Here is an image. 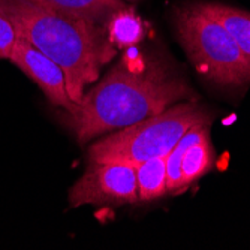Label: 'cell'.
<instances>
[{"label":"cell","instance_id":"6da1fadb","mask_svg":"<svg viewBox=\"0 0 250 250\" xmlns=\"http://www.w3.org/2000/svg\"><path fill=\"white\" fill-rule=\"evenodd\" d=\"M190 98L193 90L183 78L157 63L126 54L72 111H63L59 116L84 144L98 135L120 130Z\"/></svg>","mask_w":250,"mask_h":250},{"label":"cell","instance_id":"7a4b0ae2","mask_svg":"<svg viewBox=\"0 0 250 250\" xmlns=\"http://www.w3.org/2000/svg\"><path fill=\"white\" fill-rule=\"evenodd\" d=\"M0 12L11 20L20 38L62 67L67 93L75 104L116 56L104 26L67 17L33 0H0Z\"/></svg>","mask_w":250,"mask_h":250},{"label":"cell","instance_id":"3957f363","mask_svg":"<svg viewBox=\"0 0 250 250\" xmlns=\"http://www.w3.org/2000/svg\"><path fill=\"white\" fill-rule=\"evenodd\" d=\"M210 122L208 112L196 104H178L95 143L88 150L90 162L138 165L151 157L168 156L189 129Z\"/></svg>","mask_w":250,"mask_h":250},{"label":"cell","instance_id":"277c9868","mask_svg":"<svg viewBox=\"0 0 250 250\" xmlns=\"http://www.w3.org/2000/svg\"><path fill=\"white\" fill-rule=\"evenodd\" d=\"M175 22L181 45L202 75L222 85L250 84V62L220 22L198 5L180 11Z\"/></svg>","mask_w":250,"mask_h":250},{"label":"cell","instance_id":"5b68a950","mask_svg":"<svg viewBox=\"0 0 250 250\" xmlns=\"http://www.w3.org/2000/svg\"><path fill=\"white\" fill-rule=\"evenodd\" d=\"M135 201H138L136 168L120 162H90L84 175L69 190L71 207Z\"/></svg>","mask_w":250,"mask_h":250},{"label":"cell","instance_id":"8992f818","mask_svg":"<svg viewBox=\"0 0 250 250\" xmlns=\"http://www.w3.org/2000/svg\"><path fill=\"white\" fill-rule=\"evenodd\" d=\"M9 60L22 74H26L35 84L39 85L53 105L60 106L64 111H72L77 106L67 93L66 75L62 67L53 59L35 48L26 39L18 36Z\"/></svg>","mask_w":250,"mask_h":250},{"label":"cell","instance_id":"52a82bcc","mask_svg":"<svg viewBox=\"0 0 250 250\" xmlns=\"http://www.w3.org/2000/svg\"><path fill=\"white\" fill-rule=\"evenodd\" d=\"M33 2L67 17L84 20L104 27L117 11L126 8L123 0H33Z\"/></svg>","mask_w":250,"mask_h":250},{"label":"cell","instance_id":"ba28073f","mask_svg":"<svg viewBox=\"0 0 250 250\" xmlns=\"http://www.w3.org/2000/svg\"><path fill=\"white\" fill-rule=\"evenodd\" d=\"M198 6L202 12L220 22L250 62V14L219 3H204Z\"/></svg>","mask_w":250,"mask_h":250},{"label":"cell","instance_id":"9c48e42d","mask_svg":"<svg viewBox=\"0 0 250 250\" xmlns=\"http://www.w3.org/2000/svg\"><path fill=\"white\" fill-rule=\"evenodd\" d=\"M138 199L153 201L164 196L167 189V156L151 157L148 161L135 165Z\"/></svg>","mask_w":250,"mask_h":250},{"label":"cell","instance_id":"30bf717a","mask_svg":"<svg viewBox=\"0 0 250 250\" xmlns=\"http://www.w3.org/2000/svg\"><path fill=\"white\" fill-rule=\"evenodd\" d=\"M106 33L114 47L130 48L140 43L146 35L141 18L127 6L117 11L106 22Z\"/></svg>","mask_w":250,"mask_h":250},{"label":"cell","instance_id":"8fae6325","mask_svg":"<svg viewBox=\"0 0 250 250\" xmlns=\"http://www.w3.org/2000/svg\"><path fill=\"white\" fill-rule=\"evenodd\" d=\"M214 165V151L210 138L189 147L181 157V192L188 189L193 181L207 174Z\"/></svg>","mask_w":250,"mask_h":250},{"label":"cell","instance_id":"7c38bea8","mask_svg":"<svg viewBox=\"0 0 250 250\" xmlns=\"http://www.w3.org/2000/svg\"><path fill=\"white\" fill-rule=\"evenodd\" d=\"M210 125H198L189 129L167 156V189L172 193L181 192V157L193 144L208 136Z\"/></svg>","mask_w":250,"mask_h":250},{"label":"cell","instance_id":"4fadbf2b","mask_svg":"<svg viewBox=\"0 0 250 250\" xmlns=\"http://www.w3.org/2000/svg\"><path fill=\"white\" fill-rule=\"evenodd\" d=\"M18 39V33L11 20L0 12V59H9Z\"/></svg>","mask_w":250,"mask_h":250}]
</instances>
